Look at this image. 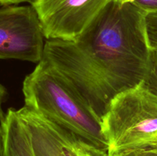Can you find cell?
<instances>
[{"instance_id":"cell-1","label":"cell","mask_w":157,"mask_h":156,"mask_svg":"<svg viewBox=\"0 0 157 156\" xmlns=\"http://www.w3.org/2000/svg\"><path fill=\"white\" fill-rule=\"evenodd\" d=\"M146 15L132 3L110 0L75 40L45 42L43 59L101 119L117 96L139 86L147 76L151 49Z\"/></svg>"},{"instance_id":"cell-2","label":"cell","mask_w":157,"mask_h":156,"mask_svg":"<svg viewBox=\"0 0 157 156\" xmlns=\"http://www.w3.org/2000/svg\"><path fill=\"white\" fill-rule=\"evenodd\" d=\"M25 106L99 149L107 151L101 119L71 84L46 60L23 81Z\"/></svg>"},{"instance_id":"cell-3","label":"cell","mask_w":157,"mask_h":156,"mask_svg":"<svg viewBox=\"0 0 157 156\" xmlns=\"http://www.w3.org/2000/svg\"><path fill=\"white\" fill-rule=\"evenodd\" d=\"M110 156L157 145V96L137 87L113 99L101 119Z\"/></svg>"},{"instance_id":"cell-4","label":"cell","mask_w":157,"mask_h":156,"mask_svg":"<svg viewBox=\"0 0 157 156\" xmlns=\"http://www.w3.org/2000/svg\"><path fill=\"white\" fill-rule=\"evenodd\" d=\"M44 38L41 21L32 6L0 9V60L40 62L44 54Z\"/></svg>"},{"instance_id":"cell-5","label":"cell","mask_w":157,"mask_h":156,"mask_svg":"<svg viewBox=\"0 0 157 156\" xmlns=\"http://www.w3.org/2000/svg\"><path fill=\"white\" fill-rule=\"evenodd\" d=\"M110 0H34L44 38L72 41L78 38Z\"/></svg>"},{"instance_id":"cell-6","label":"cell","mask_w":157,"mask_h":156,"mask_svg":"<svg viewBox=\"0 0 157 156\" xmlns=\"http://www.w3.org/2000/svg\"><path fill=\"white\" fill-rule=\"evenodd\" d=\"M17 113L29 132L35 156H81L76 137L69 132L25 106Z\"/></svg>"},{"instance_id":"cell-7","label":"cell","mask_w":157,"mask_h":156,"mask_svg":"<svg viewBox=\"0 0 157 156\" xmlns=\"http://www.w3.org/2000/svg\"><path fill=\"white\" fill-rule=\"evenodd\" d=\"M1 125L6 156H35L29 132L17 110L9 109Z\"/></svg>"},{"instance_id":"cell-8","label":"cell","mask_w":157,"mask_h":156,"mask_svg":"<svg viewBox=\"0 0 157 156\" xmlns=\"http://www.w3.org/2000/svg\"><path fill=\"white\" fill-rule=\"evenodd\" d=\"M141 85L157 96V50H151L148 72Z\"/></svg>"},{"instance_id":"cell-9","label":"cell","mask_w":157,"mask_h":156,"mask_svg":"<svg viewBox=\"0 0 157 156\" xmlns=\"http://www.w3.org/2000/svg\"><path fill=\"white\" fill-rule=\"evenodd\" d=\"M145 24L149 46L151 50H157V12L146 15Z\"/></svg>"},{"instance_id":"cell-10","label":"cell","mask_w":157,"mask_h":156,"mask_svg":"<svg viewBox=\"0 0 157 156\" xmlns=\"http://www.w3.org/2000/svg\"><path fill=\"white\" fill-rule=\"evenodd\" d=\"M76 147L81 156H110L107 151L99 149L77 138Z\"/></svg>"},{"instance_id":"cell-11","label":"cell","mask_w":157,"mask_h":156,"mask_svg":"<svg viewBox=\"0 0 157 156\" xmlns=\"http://www.w3.org/2000/svg\"><path fill=\"white\" fill-rule=\"evenodd\" d=\"M134 5L146 14L157 12V0H123Z\"/></svg>"},{"instance_id":"cell-12","label":"cell","mask_w":157,"mask_h":156,"mask_svg":"<svg viewBox=\"0 0 157 156\" xmlns=\"http://www.w3.org/2000/svg\"><path fill=\"white\" fill-rule=\"evenodd\" d=\"M112 156H157V150L137 148L117 153Z\"/></svg>"},{"instance_id":"cell-13","label":"cell","mask_w":157,"mask_h":156,"mask_svg":"<svg viewBox=\"0 0 157 156\" xmlns=\"http://www.w3.org/2000/svg\"><path fill=\"white\" fill-rule=\"evenodd\" d=\"M6 94H7L6 89L5 88L4 86L2 85V84H0V124H1L2 122L4 120L5 116H6V114H5L2 111V102H4L5 99H6Z\"/></svg>"},{"instance_id":"cell-14","label":"cell","mask_w":157,"mask_h":156,"mask_svg":"<svg viewBox=\"0 0 157 156\" xmlns=\"http://www.w3.org/2000/svg\"><path fill=\"white\" fill-rule=\"evenodd\" d=\"M0 156H6L4 132L1 124H0Z\"/></svg>"},{"instance_id":"cell-15","label":"cell","mask_w":157,"mask_h":156,"mask_svg":"<svg viewBox=\"0 0 157 156\" xmlns=\"http://www.w3.org/2000/svg\"><path fill=\"white\" fill-rule=\"evenodd\" d=\"M32 1H34V0H0V6H14V5L19 4V3L26 2H32Z\"/></svg>"},{"instance_id":"cell-16","label":"cell","mask_w":157,"mask_h":156,"mask_svg":"<svg viewBox=\"0 0 157 156\" xmlns=\"http://www.w3.org/2000/svg\"><path fill=\"white\" fill-rule=\"evenodd\" d=\"M150 147H153V148H156V149H157V145H153V146H150Z\"/></svg>"}]
</instances>
